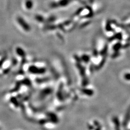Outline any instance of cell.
<instances>
[{
  "label": "cell",
  "instance_id": "cell-1",
  "mask_svg": "<svg viewBox=\"0 0 130 130\" xmlns=\"http://www.w3.org/2000/svg\"><path fill=\"white\" fill-rule=\"evenodd\" d=\"M5 60V59H4V58H2L0 60V67L1 66V65H2V64L3 63V62H4V61Z\"/></svg>",
  "mask_w": 130,
  "mask_h": 130
}]
</instances>
